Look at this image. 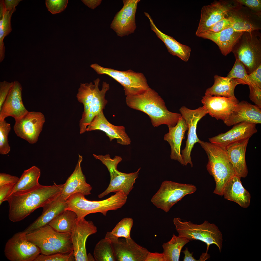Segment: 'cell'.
<instances>
[{
    "instance_id": "cell-2",
    "label": "cell",
    "mask_w": 261,
    "mask_h": 261,
    "mask_svg": "<svg viewBox=\"0 0 261 261\" xmlns=\"http://www.w3.org/2000/svg\"><path fill=\"white\" fill-rule=\"evenodd\" d=\"M126 102L129 107L147 114L154 127L163 124L174 127L181 116V113L169 111L163 99L150 88L141 93L126 96Z\"/></svg>"
},
{
    "instance_id": "cell-50",
    "label": "cell",
    "mask_w": 261,
    "mask_h": 261,
    "mask_svg": "<svg viewBox=\"0 0 261 261\" xmlns=\"http://www.w3.org/2000/svg\"><path fill=\"white\" fill-rule=\"evenodd\" d=\"M145 261H166V260L163 253H152L149 251Z\"/></svg>"
},
{
    "instance_id": "cell-1",
    "label": "cell",
    "mask_w": 261,
    "mask_h": 261,
    "mask_svg": "<svg viewBox=\"0 0 261 261\" xmlns=\"http://www.w3.org/2000/svg\"><path fill=\"white\" fill-rule=\"evenodd\" d=\"M63 184L41 185L25 193L14 194L6 200L9 207L8 218L13 222L22 220L35 210L43 208L61 194Z\"/></svg>"
},
{
    "instance_id": "cell-13",
    "label": "cell",
    "mask_w": 261,
    "mask_h": 261,
    "mask_svg": "<svg viewBox=\"0 0 261 261\" xmlns=\"http://www.w3.org/2000/svg\"><path fill=\"white\" fill-rule=\"evenodd\" d=\"M179 111L188 128L186 146L181 152L183 165L186 166L188 164H189L192 167L191 152L194 144L198 143L200 140L198 138L196 133L197 124L202 118L208 114V112L203 106L195 109H189L185 106H182L180 109Z\"/></svg>"
},
{
    "instance_id": "cell-25",
    "label": "cell",
    "mask_w": 261,
    "mask_h": 261,
    "mask_svg": "<svg viewBox=\"0 0 261 261\" xmlns=\"http://www.w3.org/2000/svg\"><path fill=\"white\" fill-rule=\"evenodd\" d=\"M66 201L61 194L50 201L43 207L41 215L23 231L27 234L48 225L56 217L67 209Z\"/></svg>"
},
{
    "instance_id": "cell-19",
    "label": "cell",
    "mask_w": 261,
    "mask_h": 261,
    "mask_svg": "<svg viewBox=\"0 0 261 261\" xmlns=\"http://www.w3.org/2000/svg\"><path fill=\"white\" fill-rule=\"evenodd\" d=\"M97 227L93 222L87 221L85 218L78 219L71 233L75 261H88L86 247L88 237L95 234Z\"/></svg>"
},
{
    "instance_id": "cell-43",
    "label": "cell",
    "mask_w": 261,
    "mask_h": 261,
    "mask_svg": "<svg viewBox=\"0 0 261 261\" xmlns=\"http://www.w3.org/2000/svg\"><path fill=\"white\" fill-rule=\"evenodd\" d=\"M67 0H46L45 4L48 10L53 14L60 13L66 8Z\"/></svg>"
},
{
    "instance_id": "cell-35",
    "label": "cell",
    "mask_w": 261,
    "mask_h": 261,
    "mask_svg": "<svg viewBox=\"0 0 261 261\" xmlns=\"http://www.w3.org/2000/svg\"><path fill=\"white\" fill-rule=\"evenodd\" d=\"M190 241L186 238L173 234L171 239L162 245L166 261H179L181 249Z\"/></svg>"
},
{
    "instance_id": "cell-7",
    "label": "cell",
    "mask_w": 261,
    "mask_h": 261,
    "mask_svg": "<svg viewBox=\"0 0 261 261\" xmlns=\"http://www.w3.org/2000/svg\"><path fill=\"white\" fill-rule=\"evenodd\" d=\"M173 223L178 236L186 238L190 241L199 240L207 245L206 253L209 246L216 245L221 252L223 240L221 232L214 224L205 220L200 224H195L190 221H183L179 218H174Z\"/></svg>"
},
{
    "instance_id": "cell-12",
    "label": "cell",
    "mask_w": 261,
    "mask_h": 261,
    "mask_svg": "<svg viewBox=\"0 0 261 261\" xmlns=\"http://www.w3.org/2000/svg\"><path fill=\"white\" fill-rule=\"evenodd\" d=\"M23 231L15 234L7 242L4 249L6 258L11 261H34L41 254L39 248L28 240Z\"/></svg>"
},
{
    "instance_id": "cell-33",
    "label": "cell",
    "mask_w": 261,
    "mask_h": 261,
    "mask_svg": "<svg viewBox=\"0 0 261 261\" xmlns=\"http://www.w3.org/2000/svg\"><path fill=\"white\" fill-rule=\"evenodd\" d=\"M214 83L211 87L207 88L205 95L221 96L230 98L234 96V91L238 84L244 85L243 82L238 79L231 78L215 75Z\"/></svg>"
},
{
    "instance_id": "cell-15",
    "label": "cell",
    "mask_w": 261,
    "mask_h": 261,
    "mask_svg": "<svg viewBox=\"0 0 261 261\" xmlns=\"http://www.w3.org/2000/svg\"><path fill=\"white\" fill-rule=\"evenodd\" d=\"M15 121L14 130L16 135L30 144L36 143L45 121L43 114L40 112L28 111Z\"/></svg>"
},
{
    "instance_id": "cell-52",
    "label": "cell",
    "mask_w": 261,
    "mask_h": 261,
    "mask_svg": "<svg viewBox=\"0 0 261 261\" xmlns=\"http://www.w3.org/2000/svg\"><path fill=\"white\" fill-rule=\"evenodd\" d=\"M83 3L89 8L94 9L101 3V0H83Z\"/></svg>"
},
{
    "instance_id": "cell-20",
    "label": "cell",
    "mask_w": 261,
    "mask_h": 261,
    "mask_svg": "<svg viewBox=\"0 0 261 261\" xmlns=\"http://www.w3.org/2000/svg\"><path fill=\"white\" fill-rule=\"evenodd\" d=\"M226 17L233 20L232 27L236 31L244 32L261 29V16L240 4L229 11Z\"/></svg>"
},
{
    "instance_id": "cell-41",
    "label": "cell",
    "mask_w": 261,
    "mask_h": 261,
    "mask_svg": "<svg viewBox=\"0 0 261 261\" xmlns=\"http://www.w3.org/2000/svg\"><path fill=\"white\" fill-rule=\"evenodd\" d=\"M73 251L66 254L57 253L47 255L40 254L34 261H74Z\"/></svg>"
},
{
    "instance_id": "cell-23",
    "label": "cell",
    "mask_w": 261,
    "mask_h": 261,
    "mask_svg": "<svg viewBox=\"0 0 261 261\" xmlns=\"http://www.w3.org/2000/svg\"><path fill=\"white\" fill-rule=\"evenodd\" d=\"M201 102L208 114L217 120L223 121L231 113L239 102L235 96L230 98L205 95Z\"/></svg>"
},
{
    "instance_id": "cell-32",
    "label": "cell",
    "mask_w": 261,
    "mask_h": 261,
    "mask_svg": "<svg viewBox=\"0 0 261 261\" xmlns=\"http://www.w3.org/2000/svg\"><path fill=\"white\" fill-rule=\"evenodd\" d=\"M40 175V169L35 166L24 170L4 201L13 195L25 193L38 187L41 185L38 182Z\"/></svg>"
},
{
    "instance_id": "cell-18",
    "label": "cell",
    "mask_w": 261,
    "mask_h": 261,
    "mask_svg": "<svg viewBox=\"0 0 261 261\" xmlns=\"http://www.w3.org/2000/svg\"><path fill=\"white\" fill-rule=\"evenodd\" d=\"M80 128V134L86 131L100 130L105 133L110 141L116 139L117 143L122 145H128L131 143L124 127L115 126L110 123L104 116L103 110L96 116L91 122L84 124Z\"/></svg>"
},
{
    "instance_id": "cell-45",
    "label": "cell",
    "mask_w": 261,
    "mask_h": 261,
    "mask_svg": "<svg viewBox=\"0 0 261 261\" xmlns=\"http://www.w3.org/2000/svg\"><path fill=\"white\" fill-rule=\"evenodd\" d=\"M5 80L0 82V110L13 84Z\"/></svg>"
},
{
    "instance_id": "cell-26",
    "label": "cell",
    "mask_w": 261,
    "mask_h": 261,
    "mask_svg": "<svg viewBox=\"0 0 261 261\" xmlns=\"http://www.w3.org/2000/svg\"><path fill=\"white\" fill-rule=\"evenodd\" d=\"M82 160V156L79 154L78 161L74 171L64 184L61 195L65 200L76 193H81L85 196L91 194L92 188L86 182L81 167Z\"/></svg>"
},
{
    "instance_id": "cell-29",
    "label": "cell",
    "mask_w": 261,
    "mask_h": 261,
    "mask_svg": "<svg viewBox=\"0 0 261 261\" xmlns=\"http://www.w3.org/2000/svg\"><path fill=\"white\" fill-rule=\"evenodd\" d=\"M225 199L234 202L242 208L250 205V194L243 187L241 178L235 175L228 181L223 189L222 196Z\"/></svg>"
},
{
    "instance_id": "cell-27",
    "label": "cell",
    "mask_w": 261,
    "mask_h": 261,
    "mask_svg": "<svg viewBox=\"0 0 261 261\" xmlns=\"http://www.w3.org/2000/svg\"><path fill=\"white\" fill-rule=\"evenodd\" d=\"M249 139L232 143L225 148L235 175L241 178L246 177L248 173L246 153Z\"/></svg>"
},
{
    "instance_id": "cell-24",
    "label": "cell",
    "mask_w": 261,
    "mask_h": 261,
    "mask_svg": "<svg viewBox=\"0 0 261 261\" xmlns=\"http://www.w3.org/2000/svg\"><path fill=\"white\" fill-rule=\"evenodd\" d=\"M223 121L230 126L244 122L255 124L261 123V108L247 102L238 103L230 114Z\"/></svg>"
},
{
    "instance_id": "cell-37",
    "label": "cell",
    "mask_w": 261,
    "mask_h": 261,
    "mask_svg": "<svg viewBox=\"0 0 261 261\" xmlns=\"http://www.w3.org/2000/svg\"><path fill=\"white\" fill-rule=\"evenodd\" d=\"M93 255L95 261H116L110 242L105 237L96 244Z\"/></svg>"
},
{
    "instance_id": "cell-53",
    "label": "cell",
    "mask_w": 261,
    "mask_h": 261,
    "mask_svg": "<svg viewBox=\"0 0 261 261\" xmlns=\"http://www.w3.org/2000/svg\"><path fill=\"white\" fill-rule=\"evenodd\" d=\"M184 254L183 261H198V260L195 259L193 256V253H190L188 251V248L185 247V249L182 251Z\"/></svg>"
},
{
    "instance_id": "cell-39",
    "label": "cell",
    "mask_w": 261,
    "mask_h": 261,
    "mask_svg": "<svg viewBox=\"0 0 261 261\" xmlns=\"http://www.w3.org/2000/svg\"><path fill=\"white\" fill-rule=\"evenodd\" d=\"M133 220L131 218H126L122 219L116 225L110 232L118 238H130V233L133 225Z\"/></svg>"
},
{
    "instance_id": "cell-31",
    "label": "cell",
    "mask_w": 261,
    "mask_h": 261,
    "mask_svg": "<svg viewBox=\"0 0 261 261\" xmlns=\"http://www.w3.org/2000/svg\"><path fill=\"white\" fill-rule=\"evenodd\" d=\"M144 13L149 20L151 29L164 43L170 53L177 56L185 62L187 61L190 56L191 48L180 43L172 37L161 31L157 27L149 14L146 12Z\"/></svg>"
},
{
    "instance_id": "cell-22",
    "label": "cell",
    "mask_w": 261,
    "mask_h": 261,
    "mask_svg": "<svg viewBox=\"0 0 261 261\" xmlns=\"http://www.w3.org/2000/svg\"><path fill=\"white\" fill-rule=\"evenodd\" d=\"M13 84L0 110V121L8 116L15 120L23 116L28 111L25 107L22 98V87L17 81Z\"/></svg>"
},
{
    "instance_id": "cell-11",
    "label": "cell",
    "mask_w": 261,
    "mask_h": 261,
    "mask_svg": "<svg viewBox=\"0 0 261 261\" xmlns=\"http://www.w3.org/2000/svg\"><path fill=\"white\" fill-rule=\"evenodd\" d=\"M196 189V186L192 184L166 180L162 183L151 201L157 208L167 212L184 196L194 193Z\"/></svg>"
},
{
    "instance_id": "cell-46",
    "label": "cell",
    "mask_w": 261,
    "mask_h": 261,
    "mask_svg": "<svg viewBox=\"0 0 261 261\" xmlns=\"http://www.w3.org/2000/svg\"><path fill=\"white\" fill-rule=\"evenodd\" d=\"M250 89L249 98L255 105L261 108V88L249 86Z\"/></svg>"
},
{
    "instance_id": "cell-10",
    "label": "cell",
    "mask_w": 261,
    "mask_h": 261,
    "mask_svg": "<svg viewBox=\"0 0 261 261\" xmlns=\"http://www.w3.org/2000/svg\"><path fill=\"white\" fill-rule=\"evenodd\" d=\"M90 66L98 74L107 75L119 83L123 87L126 96L141 93L150 88L142 73L131 70L119 71L104 67L96 63L91 65Z\"/></svg>"
},
{
    "instance_id": "cell-14",
    "label": "cell",
    "mask_w": 261,
    "mask_h": 261,
    "mask_svg": "<svg viewBox=\"0 0 261 261\" xmlns=\"http://www.w3.org/2000/svg\"><path fill=\"white\" fill-rule=\"evenodd\" d=\"M239 4L236 0H219L203 6L196 35L206 31L212 25L225 17L229 11Z\"/></svg>"
},
{
    "instance_id": "cell-5",
    "label": "cell",
    "mask_w": 261,
    "mask_h": 261,
    "mask_svg": "<svg viewBox=\"0 0 261 261\" xmlns=\"http://www.w3.org/2000/svg\"><path fill=\"white\" fill-rule=\"evenodd\" d=\"M26 237L44 255L66 254L73 251L71 233L58 232L48 225L26 234Z\"/></svg>"
},
{
    "instance_id": "cell-17",
    "label": "cell",
    "mask_w": 261,
    "mask_h": 261,
    "mask_svg": "<svg viewBox=\"0 0 261 261\" xmlns=\"http://www.w3.org/2000/svg\"><path fill=\"white\" fill-rule=\"evenodd\" d=\"M140 1L123 0V7L116 14L110 25L117 36L122 37L134 32L136 27V14Z\"/></svg>"
},
{
    "instance_id": "cell-48",
    "label": "cell",
    "mask_w": 261,
    "mask_h": 261,
    "mask_svg": "<svg viewBox=\"0 0 261 261\" xmlns=\"http://www.w3.org/2000/svg\"><path fill=\"white\" fill-rule=\"evenodd\" d=\"M19 178L5 173H0V186L8 184H15Z\"/></svg>"
},
{
    "instance_id": "cell-42",
    "label": "cell",
    "mask_w": 261,
    "mask_h": 261,
    "mask_svg": "<svg viewBox=\"0 0 261 261\" xmlns=\"http://www.w3.org/2000/svg\"><path fill=\"white\" fill-rule=\"evenodd\" d=\"M234 22V21L232 18L225 17V18L212 25L206 31L202 34L219 32L225 29L231 27Z\"/></svg>"
},
{
    "instance_id": "cell-3",
    "label": "cell",
    "mask_w": 261,
    "mask_h": 261,
    "mask_svg": "<svg viewBox=\"0 0 261 261\" xmlns=\"http://www.w3.org/2000/svg\"><path fill=\"white\" fill-rule=\"evenodd\" d=\"M198 143L207 155L208 161L207 169L215 182L213 193L222 196L225 185L230 178L236 175L225 149L210 142L200 140Z\"/></svg>"
},
{
    "instance_id": "cell-49",
    "label": "cell",
    "mask_w": 261,
    "mask_h": 261,
    "mask_svg": "<svg viewBox=\"0 0 261 261\" xmlns=\"http://www.w3.org/2000/svg\"><path fill=\"white\" fill-rule=\"evenodd\" d=\"M15 184H8L0 186V205L4 201Z\"/></svg>"
},
{
    "instance_id": "cell-28",
    "label": "cell",
    "mask_w": 261,
    "mask_h": 261,
    "mask_svg": "<svg viewBox=\"0 0 261 261\" xmlns=\"http://www.w3.org/2000/svg\"><path fill=\"white\" fill-rule=\"evenodd\" d=\"M168 126L169 131L165 135L164 140L167 141L170 146V158L178 161L183 165L181 148L182 141L185 138V132L188 130L187 125L181 116L175 126Z\"/></svg>"
},
{
    "instance_id": "cell-9",
    "label": "cell",
    "mask_w": 261,
    "mask_h": 261,
    "mask_svg": "<svg viewBox=\"0 0 261 261\" xmlns=\"http://www.w3.org/2000/svg\"><path fill=\"white\" fill-rule=\"evenodd\" d=\"M99 160L107 167L110 176V183L107 189L98 195L101 198L112 192L123 191L127 196L133 188V185L138 175L141 168L136 172L130 173L121 172L117 169L119 163L122 160L120 156H116L113 158L110 155H102Z\"/></svg>"
},
{
    "instance_id": "cell-4",
    "label": "cell",
    "mask_w": 261,
    "mask_h": 261,
    "mask_svg": "<svg viewBox=\"0 0 261 261\" xmlns=\"http://www.w3.org/2000/svg\"><path fill=\"white\" fill-rule=\"evenodd\" d=\"M85 196L82 194L76 193L67 200L68 207L66 209L74 212L78 219L85 218L88 214L97 212L106 216L109 211L116 210L121 208L127 199V196L121 191L116 192L115 194L102 201H89Z\"/></svg>"
},
{
    "instance_id": "cell-38",
    "label": "cell",
    "mask_w": 261,
    "mask_h": 261,
    "mask_svg": "<svg viewBox=\"0 0 261 261\" xmlns=\"http://www.w3.org/2000/svg\"><path fill=\"white\" fill-rule=\"evenodd\" d=\"M228 75L227 77L229 78L240 80L244 85L255 87L250 80L244 65L237 59H236L232 68Z\"/></svg>"
},
{
    "instance_id": "cell-16",
    "label": "cell",
    "mask_w": 261,
    "mask_h": 261,
    "mask_svg": "<svg viewBox=\"0 0 261 261\" xmlns=\"http://www.w3.org/2000/svg\"><path fill=\"white\" fill-rule=\"evenodd\" d=\"M105 237L110 242L116 261H145L149 251L131 238L122 242L110 232H107Z\"/></svg>"
},
{
    "instance_id": "cell-6",
    "label": "cell",
    "mask_w": 261,
    "mask_h": 261,
    "mask_svg": "<svg viewBox=\"0 0 261 261\" xmlns=\"http://www.w3.org/2000/svg\"><path fill=\"white\" fill-rule=\"evenodd\" d=\"M100 80L98 78L89 83H81L78 89L76 97L78 101L84 105V110L80 122V127L88 123L103 110L107 103L105 98V94L109 89V85L103 82L101 90L99 86Z\"/></svg>"
},
{
    "instance_id": "cell-34",
    "label": "cell",
    "mask_w": 261,
    "mask_h": 261,
    "mask_svg": "<svg viewBox=\"0 0 261 261\" xmlns=\"http://www.w3.org/2000/svg\"><path fill=\"white\" fill-rule=\"evenodd\" d=\"M77 218L74 212L66 209L56 217L48 225L58 232L71 233Z\"/></svg>"
},
{
    "instance_id": "cell-36",
    "label": "cell",
    "mask_w": 261,
    "mask_h": 261,
    "mask_svg": "<svg viewBox=\"0 0 261 261\" xmlns=\"http://www.w3.org/2000/svg\"><path fill=\"white\" fill-rule=\"evenodd\" d=\"M6 9L2 15L0 16V62L4 60L5 56V47L3 40L5 36L11 32L12 29L11 23V18L13 13L16 10Z\"/></svg>"
},
{
    "instance_id": "cell-30",
    "label": "cell",
    "mask_w": 261,
    "mask_h": 261,
    "mask_svg": "<svg viewBox=\"0 0 261 261\" xmlns=\"http://www.w3.org/2000/svg\"><path fill=\"white\" fill-rule=\"evenodd\" d=\"M243 32L236 31L231 27L219 32L202 34L197 36L213 41L218 45L223 55L226 56L232 52L234 46Z\"/></svg>"
},
{
    "instance_id": "cell-40",
    "label": "cell",
    "mask_w": 261,
    "mask_h": 261,
    "mask_svg": "<svg viewBox=\"0 0 261 261\" xmlns=\"http://www.w3.org/2000/svg\"><path fill=\"white\" fill-rule=\"evenodd\" d=\"M11 129L10 124L5 120L0 121V153L6 155L10 150L8 136Z\"/></svg>"
},
{
    "instance_id": "cell-8",
    "label": "cell",
    "mask_w": 261,
    "mask_h": 261,
    "mask_svg": "<svg viewBox=\"0 0 261 261\" xmlns=\"http://www.w3.org/2000/svg\"><path fill=\"white\" fill-rule=\"evenodd\" d=\"M260 30L244 32L232 52L245 67L248 74L261 65V33Z\"/></svg>"
},
{
    "instance_id": "cell-44",
    "label": "cell",
    "mask_w": 261,
    "mask_h": 261,
    "mask_svg": "<svg viewBox=\"0 0 261 261\" xmlns=\"http://www.w3.org/2000/svg\"><path fill=\"white\" fill-rule=\"evenodd\" d=\"M241 5L248 8L261 16V0H236Z\"/></svg>"
},
{
    "instance_id": "cell-47",
    "label": "cell",
    "mask_w": 261,
    "mask_h": 261,
    "mask_svg": "<svg viewBox=\"0 0 261 261\" xmlns=\"http://www.w3.org/2000/svg\"><path fill=\"white\" fill-rule=\"evenodd\" d=\"M248 76L254 86L261 88V65Z\"/></svg>"
},
{
    "instance_id": "cell-51",
    "label": "cell",
    "mask_w": 261,
    "mask_h": 261,
    "mask_svg": "<svg viewBox=\"0 0 261 261\" xmlns=\"http://www.w3.org/2000/svg\"><path fill=\"white\" fill-rule=\"evenodd\" d=\"M3 3L6 9L9 10L15 8L19 4L21 0H5Z\"/></svg>"
},
{
    "instance_id": "cell-21",
    "label": "cell",
    "mask_w": 261,
    "mask_h": 261,
    "mask_svg": "<svg viewBox=\"0 0 261 261\" xmlns=\"http://www.w3.org/2000/svg\"><path fill=\"white\" fill-rule=\"evenodd\" d=\"M256 124L248 122L240 123L234 125L230 130L209 138L210 142L225 148L234 143L249 138L256 133Z\"/></svg>"
}]
</instances>
